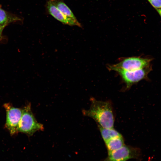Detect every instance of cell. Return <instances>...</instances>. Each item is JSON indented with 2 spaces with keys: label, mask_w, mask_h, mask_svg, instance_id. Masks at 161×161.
<instances>
[{
  "label": "cell",
  "mask_w": 161,
  "mask_h": 161,
  "mask_svg": "<svg viewBox=\"0 0 161 161\" xmlns=\"http://www.w3.org/2000/svg\"><path fill=\"white\" fill-rule=\"evenodd\" d=\"M141 156L140 148L124 145L119 149L108 154L107 157L101 161H127L131 159L139 160Z\"/></svg>",
  "instance_id": "obj_4"
},
{
  "label": "cell",
  "mask_w": 161,
  "mask_h": 161,
  "mask_svg": "<svg viewBox=\"0 0 161 161\" xmlns=\"http://www.w3.org/2000/svg\"><path fill=\"white\" fill-rule=\"evenodd\" d=\"M8 17L6 12L0 8V25L4 24L7 22Z\"/></svg>",
  "instance_id": "obj_11"
},
{
  "label": "cell",
  "mask_w": 161,
  "mask_h": 161,
  "mask_svg": "<svg viewBox=\"0 0 161 161\" xmlns=\"http://www.w3.org/2000/svg\"><path fill=\"white\" fill-rule=\"evenodd\" d=\"M90 108L82 111L83 115L93 119L98 126L106 128H113L114 118L112 103L91 98Z\"/></svg>",
  "instance_id": "obj_1"
},
{
  "label": "cell",
  "mask_w": 161,
  "mask_h": 161,
  "mask_svg": "<svg viewBox=\"0 0 161 161\" xmlns=\"http://www.w3.org/2000/svg\"><path fill=\"white\" fill-rule=\"evenodd\" d=\"M108 69L116 72L121 77L126 85V89H129L133 84L143 79H148V75L152 70L150 65L142 69L134 71H127L109 65Z\"/></svg>",
  "instance_id": "obj_2"
},
{
  "label": "cell",
  "mask_w": 161,
  "mask_h": 161,
  "mask_svg": "<svg viewBox=\"0 0 161 161\" xmlns=\"http://www.w3.org/2000/svg\"><path fill=\"white\" fill-rule=\"evenodd\" d=\"M46 7L49 13L55 18L64 24L69 25L67 20L57 8L52 0H49L47 1Z\"/></svg>",
  "instance_id": "obj_8"
},
{
  "label": "cell",
  "mask_w": 161,
  "mask_h": 161,
  "mask_svg": "<svg viewBox=\"0 0 161 161\" xmlns=\"http://www.w3.org/2000/svg\"><path fill=\"white\" fill-rule=\"evenodd\" d=\"M156 10L161 17V8L156 9Z\"/></svg>",
  "instance_id": "obj_14"
},
{
  "label": "cell",
  "mask_w": 161,
  "mask_h": 161,
  "mask_svg": "<svg viewBox=\"0 0 161 161\" xmlns=\"http://www.w3.org/2000/svg\"><path fill=\"white\" fill-rule=\"evenodd\" d=\"M4 26V25H0V35L1 33V31Z\"/></svg>",
  "instance_id": "obj_13"
},
{
  "label": "cell",
  "mask_w": 161,
  "mask_h": 161,
  "mask_svg": "<svg viewBox=\"0 0 161 161\" xmlns=\"http://www.w3.org/2000/svg\"><path fill=\"white\" fill-rule=\"evenodd\" d=\"M42 124L38 123L31 109L30 103L22 109V114L18 127V131L31 136L36 131H43Z\"/></svg>",
  "instance_id": "obj_3"
},
{
  "label": "cell",
  "mask_w": 161,
  "mask_h": 161,
  "mask_svg": "<svg viewBox=\"0 0 161 161\" xmlns=\"http://www.w3.org/2000/svg\"><path fill=\"white\" fill-rule=\"evenodd\" d=\"M55 4L68 21L69 25L81 27L80 24L67 6L62 0H52Z\"/></svg>",
  "instance_id": "obj_7"
},
{
  "label": "cell",
  "mask_w": 161,
  "mask_h": 161,
  "mask_svg": "<svg viewBox=\"0 0 161 161\" xmlns=\"http://www.w3.org/2000/svg\"><path fill=\"white\" fill-rule=\"evenodd\" d=\"M101 137L104 142L112 138L122 136L113 128H104L98 126Z\"/></svg>",
  "instance_id": "obj_10"
},
{
  "label": "cell",
  "mask_w": 161,
  "mask_h": 161,
  "mask_svg": "<svg viewBox=\"0 0 161 161\" xmlns=\"http://www.w3.org/2000/svg\"><path fill=\"white\" fill-rule=\"evenodd\" d=\"M105 143L108 154L119 149L125 145L122 135L111 139L105 142Z\"/></svg>",
  "instance_id": "obj_9"
},
{
  "label": "cell",
  "mask_w": 161,
  "mask_h": 161,
  "mask_svg": "<svg viewBox=\"0 0 161 161\" xmlns=\"http://www.w3.org/2000/svg\"><path fill=\"white\" fill-rule=\"evenodd\" d=\"M156 9L161 8V0H147Z\"/></svg>",
  "instance_id": "obj_12"
},
{
  "label": "cell",
  "mask_w": 161,
  "mask_h": 161,
  "mask_svg": "<svg viewBox=\"0 0 161 161\" xmlns=\"http://www.w3.org/2000/svg\"><path fill=\"white\" fill-rule=\"evenodd\" d=\"M6 113L5 127L11 135L18 133V127L22 114V109L13 107L9 103L3 105Z\"/></svg>",
  "instance_id": "obj_5"
},
{
  "label": "cell",
  "mask_w": 161,
  "mask_h": 161,
  "mask_svg": "<svg viewBox=\"0 0 161 161\" xmlns=\"http://www.w3.org/2000/svg\"><path fill=\"white\" fill-rule=\"evenodd\" d=\"M152 59L139 57L123 58L113 66L127 71H134L145 68L150 64Z\"/></svg>",
  "instance_id": "obj_6"
}]
</instances>
